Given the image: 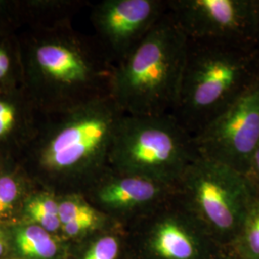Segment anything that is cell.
<instances>
[{"label":"cell","instance_id":"cell-1","mask_svg":"<svg viewBox=\"0 0 259 259\" xmlns=\"http://www.w3.org/2000/svg\"><path fill=\"white\" fill-rule=\"evenodd\" d=\"M188 50V38L167 12L114 68L111 96L128 115L172 114Z\"/></svg>","mask_w":259,"mask_h":259},{"label":"cell","instance_id":"cell-2","mask_svg":"<svg viewBox=\"0 0 259 259\" xmlns=\"http://www.w3.org/2000/svg\"><path fill=\"white\" fill-rule=\"evenodd\" d=\"M259 78L253 48L188 40L172 115L193 137L229 109Z\"/></svg>","mask_w":259,"mask_h":259},{"label":"cell","instance_id":"cell-3","mask_svg":"<svg viewBox=\"0 0 259 259\" xmlns=\"http://www.w3.org/2000/svg\"><path fill=\"white\" fill-rule=\"evenodd\" d=\"M198 157L194 137L172 114H124L109 163L117 172L177 188L187 167Z\"/></svg>","mask_w":259,"mask_h":259},{"label":"cell","instance_id":"cell-4","mask_svg":"<svg viewBox=\"0 0 259 259\" xmlns=\"http://www.w3.org/2000/svg\"><path fill=\"white\" fill-rule=\"evenodd\" d=\"M176 189L204 229L237 237L256 197L245 175L201 157L187 167Z\"/></svg>","mask_w":259,"mask_h":259},{"label":"cell","instance_id":"cell-5","mask_svg":"<svg viewBox=\"0 0 259 259\" xmlns=\"http://www.w3.org/2000/svg\"><path fill=\"white\" fill-rule=\"evenodd\" d=\"M124 114L111 95L75 106L45 149L44 163L58 171L75 172L96 170L109 163Z\"/></svg>","mask_w":259,"mask_h":259},{"label":"cell","instance_id":"cell-6","mask_svg":"<svg viewBox=\"0 0 259 259\" xmlns=\"http://www.w3.org/2000/svg\"><path fill=\"white\" fill-rule=\"evenodd\" d=\"M167 8L188 40L254 49L259 0H167Z\"/></svg>","mask_w":259,"mask_h":259},{"label":"cell","instance_id":"cell-7","mask_svg":"<svg viewBox=\"0 0 259 259\" xmlns=\"http://www.w3.org/2000/svg\"><path fill=\"white\" fill-rule=\"evenodd\" d=\"M198 156L245 175L259 144V78L204 130L194 136Z\"/></svg>","mask_w":259,"mask_h":259},{"label":"cell","instance_id":"cell-8","mask_svg":"<svg viewBox=\"0 0 259 259\" xmlns=\"http://www.w3.org/2000/svg\"><path fill=\"white\" fill-rule=\"evenodd\" d=\"M167 12V0H110L95 11L100 35L121 63Z\"/></svg>","mask_w":259,"mask_h":259},{"label":"cell","instance_id":"cell-9","mask_svg":"<svg viewBox=\"0 0 259 259\" xmlns=\"http://www.w3.org/2000/svg\"><path fill=\"white\" fill-rule=\"evenodd\" d=\"M117 174L106 180L96 190V200L113 211L137 215L140 219L176 193L175 187L144 177Z\"/></svg>","mask_w":259,"mask_h":259},{"label":"cell","instance_id":"cell-10","mask_svg":"<svg viewBox=\"0 0 259 259\" xmlns=\"http://www.w3.org/2000/svg\"><path fill=\"white\" fill-rule=\"evenodd\" d=\"M17 244L24 255L33 258H52L58 250L49 232L37 225L21 230L17 236Z\"/></svg>","mask_w":259,"mask_h":259},{"label":"cell","instance_id":"cell-11","mask_svg":"<svg viewBox=\"0 0 259 259\" xmlns=\"http://www.w3.org/2000/svg\"><path fill=\"white\" fill-rule=\"evenodd\" d=\"M244 259H259V197L256 196L238 235Z\"/></svg>","mask_w":259,"mask_h":259},{"label":"cell","instance_id":"cell-12","mask_svg":"<svg viewBox=\"0 0 259 259\" xmlns=\"http://www.w3.org/2000/svg\"><path fill=\"white\" fill-rule=\"evenodd\" d=\"M30 218L48 232H56L62 227L59 217V204L53 199L39 196L32 199L26 205Z\"/></svg>","mask_w":259,"mask_h":259},{"label":"cell","instance_id":"cell-13","mask_svg":"<svg viewBox=\"0 0 259 259\" xmlns=\"http://www.w3.org/2000/svg\"><path fill=\"white\" fill-rule=\"evenodd\" d=\"M101 214L81 197H71L59 204V217L62 226L77 220L98 217Z\"/></svg>","mask_w":259,"mask_h":259},{"label":"cell","instance_id":"cell-14","mask_svg":"<svg viewBox=\"0 0 259 259\" xmlns=\"http://www.w3.org/2000/svg\"><path fill=\"white\" fill-rule=\"evenodd\" d=\"M118 253V240L113 236H104L93 244L83 259H116Z\"/></svg>","mask_w":259,"mask_h":259},{"label":"cell","instance_id":"cell-15","mask_svg":"<svg viewBox=\"0 0 259 259\" xmlns=\"http://www.w3.org/2000/svg\"><path fill=\"white\" fill-rule=\"evenodd\" d=\"M19 197V185L10 176L0 177V215L12 208Z\"/></svg>","mask_w":259,"mask_h":259},{"label":"cell","instance_id":"cell-16","mask_svg":"<svg viewBox=\"0 0 259 259\" xmlns=\"http://www.w3.org/2000/svg\"><path fill=\"white\" fill-rule=\"evenodd\" d=\"M100 221H101V215L98 217L85 218V219L77 220L74 222L68 223V224L63 225L61 228L65 234L69 236H76L93 230L100 223Z\"/></svg>","mask_w":259,"mask_h":259},{"label":"cell","instance_id":"cell-17","mask_svg":"<svg viewBox=\"0 0 259 259\" xmlns=\"http://www.w3.org/2000/svg\"><path fill=\"white\" fill-rule=\"evenodd\" d=\"M16 122V110L10 103L0 100V138L7 135Z\"/></svg>","mask_w":259,"mask_h":259},{"label":"cell","instance_id":"cell-18","mask_svg":"<svg viewBox=\"0 0 259 259\" xmlns=\"http://www.w3.org/2000/svg\"><path fill=\"white\" fill-rule=\"evenodd\" d=\"M256 196L259 197V144L250 157V163L245 173Z\"/></svg>","mask_w":259,"mask_h":259},{"label":"cell","instance_id":"cell-19","mask_svg":"<svg viewBox=\"0 0 259 259\" xmlns=\"http://www.w3.org/2000/svg\"><path fill=\"white\" fill-rule=\"evenodd\" d=\"M10 68V58L8 54L0 48V79L4 78Z\"/></svg>","mask_w":259,"mask_h":259},{"label":"cell","instance_id":"cell-20","mask_svg":"<svg viewBox=\"0 0 259 259\" xmlns=\"http://www.w3.org/2000/svg\"><path fill=\"white\" fill-rule=\"evenodd\" d=\"M254 50L259 56V23L258 29H257V35H256V40H255V46H254Z\"/></svg>","mask_w":259,"mask_h":259},{"label":"cell","instance_id":"cell-21","mask_svg":"<svg viewBox=\"0 0 259 259\" xmlns=\"http://www.w3.org/2000/svg\"><path fill=\"white\" fill-rule=\"evenodd\" d=\"M4 252V242L2 240V236H0V255Z\"/></svg>","mask_w":259,"mask_h":259},{"label":"cell","instance_id":"cell-22","mask_svg":"<svg viewBox=\"0 0 259 259\" xmlns=\"http://www.w3.org/2000/svg\"><path fill=\"white\" fill-rule=\"evenodd\" d=\"M0 236H2V235H1V232H0Z\"/></svg>","mask_w":259,"mask_h":259}]
</instances>
